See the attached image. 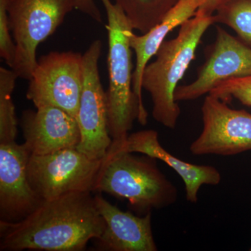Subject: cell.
I'll return each instance as SVG.
<instances>
[{"label": "cell", "instance_id": "1", "mask_svg": "<svg viewBox=\"0 0 251 251\" xmlns=\"http://www.w3.org/2000/svg\"><path fill=\"white\" fill-rule=\"evenodd\" d=\"M91 193H69L44 201L21 221L1 220L0 250H83L105 227Z\"/></svg>", "mask_w": 251, "mask_h": 251}, {"label": "cell", "instance_id": "2", "mask_svg": "<svg viewBox=\"0 0 251 251\" xmlns=\"http://www.w3.org/2000/svg\"><path fill=\"white\" fill-rule=\"evenodd\" d=\"M214 23L211 16L196 14L185 21L178 35L165 41L156 54V59L144 71L142 87L151 96L152 117L158 123L174 129L181 114L175 93L208 28Z\"/></svg>", "mask_w": 251, "mask_h": 251}, {"label": "cell", "instance_id": "3", "mask_svg": "<svg viewBox=\"0 0 251 251\" xmlns=\"http://www.w3.org/2000/svg\"><path fill=\"white\" fill-rule=\"evenodd\" d=\"M110 146L94 191L104 192L127 200L141 212L161 209L175 204L177 188L157 166L151 157L137 156Z\"/></svg>", "mask_w": 251, "mask_h": 251}, {"label": "cell", "instance_id": "4", "mask_svg": "<svg viewBox=\"0 0 251 251\" xmlns=\"http://www.w3.org/2000/svg\"><path fill=\"white\" fill-rule=\"evenodd\" d=\"M106 12L109 86L106 92L109 133L121 143L138 120L139 107L133 90V62L129 34L133 31L123 10L111 0H100Z\"/></svg>", "mask_w": 251, "mask_h": 251}, {"label": "cell", "instance_id": "5", "mask_svg": "<svg viewBox=\"0 0 251 251\" xmlns=\"http://www.w3.org/2000/svg\"><path fill=\"white\" fill-rule=\"evenodd\" d=\"M75 0H7L10 29L16 44L12 70L30 80L38 46L52 35L75 9Z\"/></svg>", "mask_w": 251, "mask_h": 251}, {"label": "cell", "instance_id": "6", "mask_svg": "<svg viewBox=\"0 0 251 251\" xmlns=\"http://www.w3.org/2000/svg\"><path fill=\"white\" fill-rule=\"evenodd\" d=\"M103 159H91L77 148L42 156L31 155L28 178L31 188L44 201L69 193L92 192Z\"/></svg>", "mask_w": 251, "mask_h": 251}, {"label": "cell", "instance_id": "7", "mask_svg": "<svg viewBox=\"0 0 251 251\" xmlns=\"http://www.w3.org/2000/svg\"><path fill=\"white\" fill-rule=\"evenodd\" d=\"M82 87V54L73 51L51 52L37 61L27 98L36 108L56 107L76 118Z\"/></svg>", "mask_w": 251, "mask_h": 251}, {"label": "cell", "instance_id": "8", "mask_svg": "<svg viewBox=\"0 0 251 251\" xmlns=\"http://www.w3.org/2000/svg\"><path fill=\"white\" fill-rule=\"evenodd\" d=\"M101 48L100 40L94 41L82 54L83 87L76 117L81 136L77 150L93 160L103 159L112 143L108 130L106 92L99 75Z\"/></svg>", "mask_w": 251, "mask_h": 251}, {"label": "cell", "instance_id": "9", "mask_svg": "<svg viewBox=\"0 0 251 251\" xmlns=\"http://www.w3.org/2000/svg\"><path fill=\"white\" fill-rule=\"evenodd\" d=\"M202 129L190 145L196 156H232L251 150V114L235 110L215 97L204 99L202 108Z\"/></svg>", "mask_w": 251, "mask_h": 251}, {"label": "cell", "instance_id": "10", "mask_svg": "<svg viewBox=\"0 0 251 251\" xmlns=\"http://www.w3.org/2000/svg\"><path fill=\"white\" fill-rule=\"evenodd\" d=\"M249 75L251 48L217 26L215 41L209 46L197 77L188 85L178 86L175 99L177 102L196 100L210 93L223 81Z\"/></svg>", "mask_w": 251, "mask_h": 251}, {"label": "cell", "instance_id": "11", "mask_svg": "<svg viewBox=\"0 0 251 251\" xmlns=\"http://www.w3.org/2000/svg\"><path fill=\"white\" fill-rule=\"evenodd\" d=\"M24 143H0V214L2 221H21L44 202L31 188Z\"/></svg>", "mask_w": 251, "mask_h": 251}, {"label": "cell", "instance_id": "12", "mask_svg": "<svg viewBox=\"0 0 251 251\" xmlns=\"http://www.w3.org/2000/svg\"><path fill=\"white\" fill-rule=\"evenodd\" d=\"M22 128L26 148L31 155L42 156L68 148H77L80 131L76 118L53 106L24 112Z\"/></svg>", "mask_w": 251, "mask_h": 251}, {"label": "cell", "instance_id": "13", "mask_svg": "<svg viewBox=\"0 0 251 251\" xmlns=\"http://www.w3.org/2000/svg\"><path fill=\"white\" fill-rule=\"evenodd\" d=\"M111 146L118 151L143 153L166 163L184 181L186 200L193 204L198 202V193L203 185L216 186L222 179L215 167L193 164L168 152L160 143L158 133L154 130L135 132L121 143L112 141Z\"/></svg>", "mask_w": 251, "mask_h": 251}, {"label": "cell", "instance_id": "14", "mask_svg": "<svg viewBox=\"0 0 251 251\" xmlns=\"http://www.w3.org/2000/svg\"><path fill=\"white\" fill-rule=\"evenodd\" d=\"M97 209L105 221L101 237L97 239L103 250L156 251L151 229V213L137 216L123 211L102 196H95Z\"/></svg>", "mask_w": 251, "mask_h": 251}, {"label": "cell", "instance_id": "15", "mask_svg": "<svg viewBox=\"0 0 251 251\" xmlns=\"http://www.w3.org/2000/svg\"><path fill=\"white\" fill-rule=\"evenodd\" d=\"M205 0H179L164 19L151 30L142 35H136L133 30L129 34L130 46L135 54V67L133 75V90L138 100L139 115L138 121L141 125L148 122V113L144 105L142 80L144 71L150 59L156 55L166 36L173 29L181 26L187 20L193 18L198 8Z\"/></svg>", "mask_w": 251, "mask_h": 251}, {"label": "cell", "instance_id": "16", "mask_svg": "<svg viewBox=\"0 0 251 251\" xmlns=\"http://www.w3.org/2000/svg\"><path fill=\"white\" fill-rule=\"evenodd\" d=\"M133 29L142 34L161 22L179 0H115Z\"/></svg>", "mask_w": 251, "mask_h": 251}, {"label": "cell", "instance_id": "17", "mask_svg": "<svg viewBox=\"0 0 251 251\" xmlns=\"http://www.w3.org/2000/svg\"><path fill=\"white\" fill-rule=\"evenodd\" d=\"M18 77L12 69L0 68V143H12L17 135L12 94Z\"/></svg>", "mask_w": 251, "mask_h": 251}, {"label": "cell", "instance_id": "18", "mask_svg": "<svg viewBox=\"0 0 251 251\" xmlns=\"http://www.w3.org/2000/svg\"><path fill=\"white\" fill-rule=\"evenodd\" d=\"M214 23L232 28L239 39L251 48V0H229L214 14Z\"/></svg>", "mask_w": 251, "mask_h": 251}, {"label": "cell", "instance_id": "19", "mask_svg": "<svg viewBox=\"0 0 251 251\" xmlns=\"http://www.w3.org/2000/svg\"><path fill=\"white\" fill-rule=\"evenodd\" d=\"M209 94L225 102L235 99L244 105L251 106V75L223 81Z\"/></svg>", "mask_w": 251, "mask_h": 251}, {"label": "cell", "instance_id": "20", "mask_svg": "<svg viewBox=\"0 0 251 251\" xmlns=\"http://www.w3.org/2000/svg\"><path fill=\"white\" fill-rule=\"evenodd\" d=\"M10 31L7 0H0V55L12 69L16 55V44Z\"/></svg>", "mask_w": 251, "mask_h": 251}, {"label": "cell", "instance_id": "21", "mask_svg": "<svg viewBox=\"0 0 251 251\" xmlns=\"http://www.w3.org/2000/svg\"><path fill=\"white\" fill-rule=\"evenodd\" d=\"M75 9L88 15L97 22L101 23V14L94 0H75Z\"/></svg>", "mask_w": 251, "mask_h": 251}, {"label": "cell", "instance_id": "22", "mask_svg": "<svg viewBox=\"0 0 251 251\" xmlns=\"http://www.w3.org/2000/svg\"><path fill=\"white\" fill-rule=\"evenodd\" d=\"M229 0H205L204 4L198 8L196 14L211 16L214 15L216 10Z\"/></svg>", "mask_w": 251, "mask_h": 251}, {"label": "cell", "instance_id": "23", "mask_svg": "<svg viewBox=\"0 0 251 251\" xmlns=\"http://www.w3.org/2000/svg\"><path fill=\"white\" fill-rule=\"evenodd\" d=\"M250 251H251V249H250Z\"/></svg>", "mask_w": 251, "mask_h": 251}]
</instances>
